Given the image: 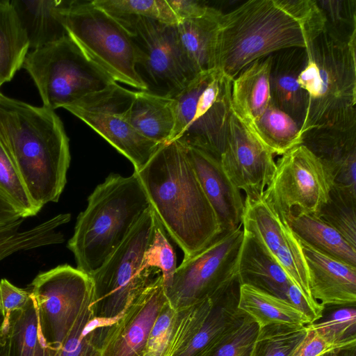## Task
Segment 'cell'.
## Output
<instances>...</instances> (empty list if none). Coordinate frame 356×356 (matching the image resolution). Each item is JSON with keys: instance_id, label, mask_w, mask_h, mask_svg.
Wrapping results in <instances>:
<instances>
[{"instance_id": "obj_8", "label": "cell", "mask_w": 356, "mask_h": 356, "mask_svg": "<svg viewBox=\"0 0 356 356\" xmlns=\"http://www.w3.org/2000/svg\"><path fill=\"white\" fill-rule=\"evenodd\" d=\"M156 217L150 207L104 264L89 276V305L95 318L112 321L159 274L142 270L144 254L153 235Z\"/></svg>"}, {"instance_id": "obj_27", "label": "cell", "mask_w": 356, "mask_h": 356, "mask_svg": "<svg viewBox=\"0 0 356 356\" xmlns=\"http://www.w3.org/2000/svg\"><path fill=\"white\" fill-rule=\"evenodd\" d=\"M285 219L299 240L326 255L356 267V248L318 216L290 213Z\"/></svg>"}, {"instance_id": "obj_29", "label": "cell", "mask_w": 356, "mask_h": 356, "mask_svg": "<svg viewBox=\"0 0 356 356\" xmlns=\"http://www.w3.org/2000/svg\"><path fill=\"white\" fill-rule=\"evenodd\" d=\"M24 219L0 227V261L19 251L63 243V235L56 229L68 222L71 215L58 214L31 229L19 231Z\"/></svg>"}, {"instance_id": "obj_18", "label": "cell", "mask_w": 356, "mask_h": 356, "mask_svg": "<svg viewBox=\"0 0 356 356\" xmlns=\"http://www.w3.org/2000/svg\"><path fill=\"white\" fill-rule=\"evenodd\" d=\"M186 148L221 233L236 229L241 225L244 208L241 191L229 178L219 159L195 148Z\"/></svg>"}, {"instance_id": "obj_47", "label": "cell", "mask_w": 356, "mask_h": 356, "mask_svg": "<svg viewBox=\"0 0 356 356\" xmlns=\"http://www.w3.org/2000/svg\"><path fill=\"white\" fill-rule=\"evenodd\" d=\"M179 21L205 15L212 6L197 0H167Z\"/></svg>"}, {"instance_id": "obj_23", "label": "cell", "mask_w": 356, "mask_h": 356, "mask_svg": "<svg viewBox=\"0 0 356 356\" xmlns=\"http://www.w3.org/2000/svg\"><path fill=\"white\" fill-rule=\"evenodd\" d=\"M271 54L242 70L232 82L231 111L249 128L271 102L269 76Z\"/></svg>"}, {"instance_id": "obj_6", "label": "cell", "mask_w": 356, "mask_h": 356, "mask_svg": "<svg viewBox=\"0 0 356 356\" xmlns=\"http://www.w3.org/2000/svg\"><path fill=\"white\" fill-rule=\"evenodd\" d=\"M22 67L33 80L43 106L54 111L117 83L70 35L29 52Z\"/></svg>"}, {"instance_id": "obj_35", "label": "cell", "mask_w": 356, "mask_h": 356, "mask_svg": "<svg viewBox=\"0 0 356 356\" xmlns=\"http://www.w3.org/2000/svg\"><path fill=\"white\" fill-rule=\"evenodd\" d=\"M317 216L356 248V191L332 185Z\"/></svg>"}, {"instance_id": "obj_51", "label": "cell", "mask_w": 356, "mask_h": 356, "mask_svg": "<svg viewBox=\"0 0 356 356\" xmlns=\"http://www.w3.org/2000/svg\"><path fill=\"white\" fill-rule=\"evenodd\" d=\"M319 356H339L338 350H334L328 352H325Z\"/></svg>"}, {"instance_id": "obj_50", "label": "cell", "mask_w": 356, "mask_h": 356, "mask_svg": "<svg viewBox=\"0 0 356 356\" xmlns=\"http://www.w3.org/2000/svg\"><path fill=\"white\" fill-rule=\"evenodd\" d=\"M339 356H356V346L338 350Z\"/></svg>"}, {"instance_id": "obj_15", "label": "cell", "mask_w": 356, "mask_h": 356, "mask_svg": "<svg viewBox=\"0 0 356 356\" xmlns=\"http://www.w3.org/2000/svg\"><path fill=\"white\" fill-rule=\"evenodd\" d=\"M238 277L222 293L177 311L166 356H208L243 320Z\"/></svg>"}, {"instance_id": "obj_38", "label": "cell", "mask_w": 356, "mask_h": 356, "mask_svg": "<svg viewBox=\"0 0 356 356\" xmlns=\"http://www.w3.org/2000/svg\"><path fill=\"white\" fill-rule=\"evenodd\" d=\"M322 316L308 324L338 346L339 349L356 346L355 305L328 306Z\"/></svg>"}, {"instance_id": "obj_31", "label": "cell", "mask_w": 356, "mask_h": 356, "mask_svg": "<svg viewBox=\"0 0 356 356\" xmlns=\"http://www.w3.org/2000/svg\"><path fill=\"white\" fill-rule=\"evenodd\" d=\"M241 225L244 232L252 235L275 257L288 224L262 196L257 199L245 197Z\"/></svg>"}, {"instance_id": "obj_34", "label": "cell", "mask_w": 356, "mask_h": 356, "mask_svg": "<svg viewBox=\"0 0 356 356\" xmlns=\"http://www.w3.org/2000/svg\"><path fill=\"white\" fill-rule=\"evenodd\" d=\"M10 356H49L50 347L42 341L35 302L13 312L9 319Z\"/></svg>"}, {"instance_id": "obj_4", "label": "cell", "mask_w": 356, "mask_h": 356, "mask_svg": "<svg viewBox=\"0 0 356 356\" xmlns=\"http://www.w3.org/2000/svg\"><path fill=\"white\" fill-rule=\"evenodd\" d=\"M356 32L348 35L326 22L306 49L298 81L308 95L303 136L316 129H356Z\"/></svg>"}, {"instance_id": "obj_16", "label": "cell", "mask_w": 356, "mask_h": 356, "mask_svg": "<svg viewBox=\"0 0 356 356\" xmlns=\"http://www.w3.org/2000/svg\"><path fill=\"white\" fill-rule=\"evenodd\" d=\"M220 162L234 184L251 199L262 196L276 170L274 154L232 111Z\"/></svg>"}, {"instance_id": "obj_17", "label": "cell", "mask_w": 356, "mask_h": 356, "mask_svg": "<svg viewBox=\"0 0 356 356\" xmlns=\"http://www.w3.org/2000/svg\"><path fill=\"white\" fill-rule=\"evenodd\" d=\"M167 300L159 273L108 325L100 356H143L150 330Z\"/></svg>"}, {"instance_id": "obj_19", "label": "cell", "mask_w": 356, "mask_h": 356, "mask_svg": "<svg viewBox=\"0 0 356 356\" xmlns=\"http://www.w3.org/2000/svg\"><path fill=\"white\" fill-rule=\"evenodd\" d=\"M310 292L322 306L355 305L356 267L326 255L300 240Z\"/></svg>"}, {"instance_id": "obj_52", "label": "cell", "mask_w": 356, "mask_h": 356, "mask_svg": "<svg viewBox=\"0 0 356 356\" xmlns=\"http://www.w3.org/2000/svg\"><path fill=\"white\" fill-rule=\"evenodd\" d=\"M1 319H2V317H1V315L0 314V321H1Z\"/></svg>"}, {"instance_id": "obj_37", "label": "cell", "mask_w": 356, "mask_h": 356, "mask_svg": "<svg viewBox=\"0 0 356 356\" xmlns=\"http://www.w3.org/2000/svg\"><path fill=\"white\" fill-rule=\"evenodd\" d=\"M275 258L309 303L315 308L323 310L324 307L316 301L311 294L309 271L302 245L289 225L286 229L283 242L276 252Z\"/></svg>"}, {"instance_id": "obj_45", "label": "cell", "mask_w": 356, "mask_h": 356, "mask_svg": "<svg viewBox=\"0 0 356 356\" xmlns=\"http://www.w3.org/2000/svg\"><path fill=\"white\" fill-rule=\"evenodd\" d=\"M31 300L29 290L19 288L6 279L0 280V314L3 328L8 330L10 314L24 309Z\"/></svg>"}, {"instance_id": "obj_2", "label": "cell", "mask_w": 356, "mask_h": 356, "mask_svg": "<svg viewBox=\"0 0 356 356\" xmlns=\"http://www.w3.org/2000/svg\"><path fill=\"white\" fill-rule=\"evenodd\" d=\"M156 218L184 252L195 254L220 233L216 216L188 159L177 140L162 145L135 172Z\"/></svg>"}, {"instance_id": "obj_30", "label": "cell", "mask_w": 356, "mask_h": 356, "mask_svg": "<svg viewBox=\"0 0 356 356\" xmlns=\"http://www.w3.org/2000/svg\"><path fill=\"white\" fill-rule=\"evenodd\" d=\"M29 44L11 0H0V88L22 67Z\"/></svg>"}, {"instance_id": "obj_33", "label": "cell", "mask_w": 356, "mask_h": 356, "mask_svg": "<svg viewBox=\"0 0 356 356\" xmlns=\"http://www.w3.org/2000/svg\"><path fill=\"white\" fill-rule=\"evenodd\" d=\"M88 303L79 314L64 342L51 346L49 356H100L101 347L112 321L95 318Z\"/></svg>"}, {"instance_id": "obj_41", "label": "cell", "mask_w": 356, "mask_h": 356, "mask_svg": "<svg viewBox=\"0 0 356 356\" xmlns=\"http://www.w3.org/2000/svg\"><path fill=\"white\" fill-rule=\"evenodd\" d=\"M177 268L176 254L164 228L156 218L153 235L143 256L142 270L161 273L165 291L172 284Z\"/></svg>"}, {"instance_id": "obj_21", "label": "cell", "mask_w": 356, "mask_h": 356, "mask_svg": "<svg viewBox=\"0 0 356 356\" xmlns=\"http://www.w3.org/2000/svg\"><path fill=\"white\" fill-rule=\"evenodd\" d=\"M307 60L306 49L293 47L271 54L269 76L271 102L289 115L301 128L308 95L298 81Z\"/></svg>"}, {"instance_id": "obj_49", "label": "cell", "mask_w": 356, "mask_h": 356, "mask_svg": "<svg viewBox=\"0 0 356 356\" xmlns=\"http://www.w3.org/2000/svg\"><path fill=\"white\" fill-rule=\"evenodd\" d=\"M0 321V356H10V346L8 330L6 331Z\"/></svg>"}, {"instance_id": "obj_12", "label": "cell", "mask_w": 356, "mask_h": 356, "mask_svg": "<svg viewBox=\"0 0 356 356\" xmlns=\"http://www.w3.org/2000/svg\"><path fill=\"white\" fill-rule=\"evenodd\" d=\"M28 289L35 304L43 342L58 348L91 300L90 277L67 264L60 265L39 273Z\"/></svg>"}, {"instance_id": "obj_39", "label": "cell", "mask_w": 356, "mask_h": 356, "mask_svg": "<svg viewBox=\"0 0 356 356\" xmlns=\"http://www.w3.org/2000/svg\"><path fill=\"white\" fill-rule=\"evenodd\" d=\"M92 2L114 19L143 17L172 25L179 22L167 0H94Z\"/></svg>"}, {"instance_id": "obj_10", "label": "cell", "mask_w": 356, "mask_h": 356, "mask_svg": "<svg viewBox=\"0 0 356 356\" xmlns=\"http://www.w3.org/2000/svg\"><path fill=\"white\" fill-rule=\"evenodd\" d=\"M115 19L131 38L136 71L147 92L173 99L196 76L181 47L176 25L143 17Z\"/></svg>"}, {"instance_id": "obj_36", "label": "cell", "mask_w": 356, "mask_h": 356, "mask_svg": "<svg viewBox=\"0 0 356 356\" xmlns=\"http://www.w3.org/2000/svg\"><path fill=\"white\" fill-rule=\"evenodd\" d=\"M307 332V325L274 324L260 327L250 356H291Z\"/></svg>"}, {"instance_id": "obj_43", "label": "cell", "mask_w": 356, "mask_h": 356, "mask_svg": "<svg viewBox=\"0 0 356 356\" xmlns=\"http://www.w3.org/2000/svg\"><path fill=\"white\" fill-rule=\"evenodd\" d=\"M177 311L163 305L150 330L143 356H166L172 341Z\"/></svg>"}, {"instance_id": "obj_26", "label": "cell", "mask_w": 356, "mask_h": 356, "mask_svg": "<svg viewBox=\"0 0 356 356\" xmlns=\"http://www.w3.org/2000/svg\"><path fill=\"white\" fill-rule=\"evenodd\" d=\"M125 118L143 137L159 144L169 143L175 125V100L147 91H135Z\"/></svg>"}, {"instance_id": "obj_46", "label": "cell", "mask_w": 356, "mask_h": 356, "mask_svg": "<svg viewBox=\"0 0 356 356\" xmlns=\"http://www.w3.org/2000/svg\"><path fill=\"white\" fill-rule=\"evenodd\" d=\"M307 327L306 336L291 356H319L325 352L339 350L337 345L331 342L316 330L308 324Z\"/></svg>"}, {"instance_id": "obj_32", "label": "cell", "mask_w": 356, "mask_h": 356, "mask_svg": "<svg viewBox=\"0 0 356 356\" xmlns=\"http://www.w3.org/2000/svg\"><path fill=\"white\" fill-rule=\"evenodd\" d=\"M248 129L274 155L282 156L302 143L299 125L272 102Z\"/></svg>"}, {"instance_id": "obj_44", "label": "cell", "mask_w": 356, "mask_h": 356, "mask_svg": "<svg viewBox=\"0 0 356 356\" xmlns=\"http://www.w3.org/2000/svg\"><path fill=\"white\" fill-rule=\"evenodd\" d=\"M324 13L326 22L346 34L356 32V1H316Z\"/></svg>"}, {"instance_id": "obj_9", "label": "cell", "mask_w": 356, "mask_h": 356, "mask_svg": "<svg viewBox=\"0 0 356 356\" xmlns=\"http://www.w3.org/2000/svg\"><path fill=\"white\" fill-rule=\"evenodd\" d=\"M64 19L68 35L115 82L146 91L136 71L131 38L114 18L92 1H69L64 10Z\"/></svg>"}, {"instance_id": "obj_1", "label": "cell", "mask_w": 356, "mask_h": 356, "mask_svg": "<svg viewBox=\"0 0 356 356\" xmlns=\"http://www.w3.org/2000/svg\"><path fill=\"white\" fill-rule=\"evenodd\" d=\"M325 24L316 1H245L221 16L215 69L232 81L258 58L285 49H307Z\"/></svg>"}, {"instance_id": "obj_14", "label": "cell", "mask_w": 356, "mask_h": 356, "mask_svg": "<svg viewBox=\"0 0 356 356\" xmlns=\"http://www.w3.org/2000/svg\"><path fill=\"white\" fill-rule=\"evenodd\" d=\"M331 187L320 161L301 144L278 159L262 197L283 219L290 213L318 216Z\"/></svg>"}, {"instance_id": "obj_25", "label": "cell", "mask_w": 356, "mask_h": 356, "mask_svg": "<svg viewBox=\"0 0 356 356\" xmlns=\"http://www.w3.org/2000/svg\"><path fill=\"white\" fill-rule=\"evenodd\" d=\"M222 14L211 7L205 15L181 20L176 25L181 47L196 76L215 69L217 35Z\"/></svg>"}, {"instance_id": "obj_11", "label": "cell", "mask_w": 356, "mask_h": 356, "mask_svg": "<svg viewBox=\"0 0 356 356\" xmlns=\"http://www.w3.org/2000/svg\"><path fill=\"white\" fill-rule=\"evenodd\" d=\"M243 240L240 225L220 233L204 248L184 259L165 290L170 305L179 311L224 292L237 278Z\"/></svg>"}, {"instance_id": "obj_22", "label": "cell", "mask_w": 356, "mask_h": 356, "mask_svg": "<svg viewBox=\"0 0 356 356\" xmlns=\"http://www.w3.org/2000/svg\"><path fill=\"white\" fill-rule=\"evenodd\" d=\"M237 277L241 285L254 286L285 300L288 290L293 284L277 259L255 238L244 232Z\"/></svg>"}, {"instance_id": "obj_13", "label": "cell", "mask_w": 356, "mask_h": 356, "mask_svg": "<svg viewBox=\"0 0 356 356\" xmlns=\"http://www.w3.org/2000/svg\"><path fill=\"white\" fill-rule=\"evenodd\" d=\"M134 95L135 91L115 83L64 108L90 126L127 157L137 172L163 144L143 137L126 120L125 113Z\"/></svg>"}, {"instance_id": "obj_20", "label": "cell", "mask_w": 356, "mask_h": 356, "mask_svg": "<svg viewBox=\"0 0 356 356\" xmlns=\"http://www.w3.org/2000/svg\"><path fill=\"white\" fill-rule=\"evenodd\" d=\"M302 144L320 161L332 186L356 191V129L312 130L302 136Z\"/></svg>"}, {"instance_id": "obj_53", "label": "cell", "mask_w": 356, "mask_h": 356, "mask_svg": "<svg viewBox=\"0 0 356 356\" xmlns=\"http://www.w3.org/2000/svg\"></svg>"}, {"instance_id": "obj_42", "label": "cell", "mask_w": 356, "mask_h": 356, "mask_svg": "<svg viewBox=\"0 0 356 356\" xmlns=\"http://www.w3.org/2000/svg\"><path fill=\"white\" fill-rule=\"evenodd\" d=\"M259 329L256 321L245 314L242 322L208 356H250Z\"/></svg>"}, {"instance_id": "obj_24", "label": "cell", "mask_w": 356, "mask_h": 356, "mask_svg": "<svg viewBox=\"0 0 356 356\" xmlns=\"http://www.w3.org/2000/svg\"><path fill=\"white\" fill-rule=\"evenodd\" d=\"M69 1L11 0L29 40L36 49L68 36L64 10Z\"/></svg>"}, {"instance_id": "obj_28", "label": "cell", "mask_w": 356, "mask_h": 356, "mask_svg": "<svg viewBox=\"0 0 356 356\" xmlns=\"http://www.w3.org/2000/svg\"><path fill=\"white\" fill-rule=\"evenodd\" d=\"M238 308L256 321L259 328L274 324H309L307 317L288 301L250 285H240Z\"/></svg>"}, {"instance_id": "obj_40", "label": "cell", "mask_w": 356, "mask_h": 356, "mask_svg": "<svg viewBox=\"0 0 356 356\" xmlns=\"http://www.w3.org/2000/svg\"><path fill=\"white\" fill-rule=\"evenodd\" d=\"M0 197L23 218L35 216L40 209L31 200L22 179L0 142Z\"/></svg>"}, {"instance_id": "obj_3", "label": "cell", "mask_w": 356, "mask_h": 356, "mask_svg": "<svg viewBox=\"0 0 356 356\" xmlns=\"http://www.w3.org/2000/svg\"><path fill=\"white\" fill-rule=\"evenodd\" d=\"M0 142L35 205L57 202L67 181L69 139L54 112L0 92Z\"/></svg>"}, {"instance_id": "obj_5", "label": "cell", "mask_w": 356, "mask_h": 356, "mask_svg": "<svg viewBox=\"0 0 356 356\" xmlns=\"http://www.w3.org/2000/svg\"><path fill=\"white\" fill-rule=\"evenodd\" d=\"M150 207L136 172L108 175L88 197L68 241L76 268L88 276L97 271Z\"/></svg>"}, {"instance_id": "obj_48", "label": "cell", "mask_w": 356, "mask_h": 356, "mask_svg": "<svg viewBox=\"0 0 356 356\" xmlns=\"http://www.w3.org/2000/svg\"><path fill=\"white\" fill-rule=\"evenodd\" d=\"M20 218V214L7 202L0 197V227L12 223Z\"/></svg>"}, {"instance_id": "obj_7", "label": "cell", "mask_w": 356, "mask_h": 356, "mask_svg": "<svg viewBox=\"0 0 356 356\" xmlns=\"http://www.w3.org/2000/svg\"><path fill=\"white\" fill-rule=\"evenodd\" d=\"M232 82L216 69L197 75L173 98L175 125L170 141L220 160L231 114Z\"/></svg>"}]
</instances>
